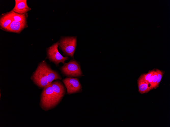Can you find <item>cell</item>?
I'll return each instance as SVG.
<instances>
[{
	"instance_id": "cell-9",
	"label": "cell",
	"mask_w": 170,
	"mask_h": 127,
	"mask_svg": "<svg viewBox=\"0 0 170 127\" xmlns=\"http://www.w3.org/2000/svg\"><path fill=\"white\" fill-rule=\"evenodd\" d=\"M27 22H20L13 20L5 31L19 33L27 27Z\"/></svg>"
},
{
	"instance_id": "cell-3",
	"label": "cell",
	"mask_w": 170,
	"mask_h": 127,
	"mask_svg": "<svg viewBox=\"0 0 170 127\" xmlns=\"http://www.w3.org/2000/svg\"><path fill=\"white\" fill-rule=\"evenodd\" d=\"M64 53L67 56L73 57L77 45V39L75 37H62L59 45Z\"/></svg>"
},
{
	"instance_id": "cell-8",
	"label": "cell",
	"mask_w": 170,
	"mask_h": 127,
	"mask_svg": "<svg viewBox=\"0 0 170 127\" xmlns=\"http://www.w3.org/2000/svg\"><path fill=\"white\" fill-rule=\"evenodd\" d=\"M14 7L12 10L13 11L21 14L27 13L31 10L27 3L26 0H15Z\"/></svg>"
},
{
	"instance_id": "cell-7",
	"label": "cell",
	"mask_w": 170,
	"mask_h": 127,
	"mask_svg": "<svg viewBox=\"0 0 170 127\" xmlns=\"http://www.w3.org/2000/svg\"><path fill=\"white\" fill-rule=\"evenodd\" d=\"M52 86L56 102L58 104L64 95L65 89L62 83L59 81L52 83Z\"/></svg>"
},
{
	"instance_id": "cell-11",
	"label": "cell",
	"mask_w": 170,
	"mask_h": 127,
	"mask_svg": "<svg viewBox=\"0 0 170 127\" xmlns=\"http://www.w3.org/2000/svg\"><path fill=\"white\" fill-rule=\"evenodd\" d=\"M45 65L47 74L48 81L49 84L52 83L54 80L61 79V77L58 73L51 69L46 62Z\"/></svg>"
},
{
	"instance_id": "cell-4",
	"label": "cell",
	"mask_w": 170,
	"mask_h": 127,
	"mask_svg": "<svg viewBox=\"0 0 170 127\" xmlns=\"http://www.w3.org/2000/svg\"><path fill=\"white\" fill-rule=\"evenodd\" d=\"M61 70L63 74L68 77H78L82 75L79 64L73 60L64 63L61 67Z\"/></svg>"
},
{
	"instance_id": "cell-14",
	"label": "cell",
	"mask_w": 170,
	"mask_h": 127,
	"mask_svg": "<svg viewBox=\"0 0 170 127\" xmlns=\"http://www.w3.org/2000/svg\"><path fill=\"white\" fill-rule=\"evenodd\" d=\"M155 70H153L149 71L146 74L142 75L139 78L138 81H143L148 83V82L152 74H153Z\"/></svg>"
},
{
	"instance_id": "cell-1",
	"label": "cell",
	"mask_w": 170,
	"mask_h": 127,
	"mask_svg": "<svg viewBox=\"0 0 170 127\" xmlns=\"http://www.w3.org/2000/svg\"><path fill=\"white\" fill-rule=\"evenodd\" d=\"M51 83L44 88L41 94V105L42 108L45 110L51 109L58 104Z\"/></svg>"
},
{
	"instance_id": "cell-2",
	"label": "cell",
	"mask_w": 170,
	"mask_h": 127,
	"mask_svg": "<svg viewBox=\"0 0 170 127\" xmlns=\"http://www.w3.org/2000/svg\"><path fill=\"white\" fill-rule=\"evenodd\" d=\"M45 61H44L39 64L33 76V80L35 83L38 86L43 88L50 84L48 81L45 65Z\"/></svg>"
},
{
	"instance_id": "cell-15",
	"label": "cell",
	"mask_w": 170,
	"mask_h": 127,
	"mask_svg": "<svg viewBox=\"0 0 170 127\" xmlns=\"http://www.w3.org/2000/svg\"><path fill=\"white\" fill-rule=\"evenodd\" d=\"M157 73V77L156 87H157L160 82L163 75V72L160 70L156 69L155 70Z\"/></svg>"
},
{
	"instance_id": "cell-16",
	"label": "cell",
	"mask_w": 170,
	"mask_h": 127,
	"mask_svg": "<svg viewBox=\"0 0 170 127\" xmlns=\"http://www.w3.org/2000/svg\"><path fill=\"white\" fill-rule=\"evenodd\" d=\"M157 77V73L155 70L152 82V86L153 88H156Z\"/></svg>"
},
{
	"instance_id": "cell-6",
	"label": "cell",
	"mask_w": 170,
	"mask_h": 127,
	"mask_svg": "<svg viewBox=\"0 0 170 127\" xmlns=\"http://www.w3.org/2000/svg\"><path fill=\"white\" fill-rule=\"evenodd\" d=\"M63 81L67 88L68 94L76 93L81 90V85L77 78H66L63 79Z\"/></svg>"
},
{
	"instance_id": "cell-13",
	"label": "cell",
	"mask_w": 170,
	"mask_h": 127,
	"mask_svg": "<svg viewBox=\"0 0 170 127\" xmlns=\"http://www.w3.org/2000/svg\"><path fill=\"white\" fill-rule=\"evenodd\" d=\"M138 84L139 92L141 94L147 93L152 89L150 84L147 82L138 81Z\"/></svg>"
},
{
	"instance_id": "cell-10",
	"label": "cell",
	"mask_w": 170,
	"mask_h": 127,
	"mask_svg": "<svg viewBox=\"0 0 170 127\" xmlns=\"http://www.w3.org/2000/svg\"><path fill=\"white\" fill-rule=\"evenodd\" d=\"M13 21L10 12L2 14L0 18V27L2 29L5 31Z\"/></svg>"
},
{
	"instance_id": "cell-12",
	"label": "cell",
	"mask_w": 170,
	"mask_h": 127,
	"mask_svg": "<svg viewBox=\"0 0 170 127\" xmlns=\"http://www.w3.org/2000/svg\"><path fill=\"white\" fill-rule=\"evenodd\" d=\"M10 12L13 20L20 22H27V13L21 14L15 12L12 10Z\"/></svg>"
},
{
	"instance_id": "cell-5",
	"label": "cell",
	"mask_w": 170,
	"mask_h": 127,
	"mask_svg": "<svg viewBox=\"0 0 170 127\" xmlns=\"http://www.w3.org/2000/svg\"><path fill=\"white\" fill-rule=\"evenodd\" d=\"M59 42L54 44L47 50V57L48 59L56 65H58L60 63L63 64L66 60H67L68 57H63L59 51L58 47L59 45Z\"/></svg>"
}]
</instances>
